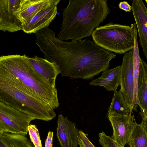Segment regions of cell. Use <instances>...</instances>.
I'll return each instance as SVG.
<instances>
[{"mask_svg":"<svg viewBox=\"0 0 147 147\" xmlns=\"http://www.w3.org/2000/svg\"><path fill=\"white\" fill-rule=\"evenodd\" d=\"M28 132L30 141L35 147H42L38 130L34 124H30L28 127Z\"/></svg>","mask_w":147,"mask_h":147,"instance_id":"cell-21","label":"cell"},{"mask_svg":"<svg viewBox=\"0 0 147 147\" xmlns=\"http://www.w3.org/2000/svg\"><path fill=\"white\" fill-rule=\"evenodd\" d=\"M27 59L37 73L51 86L56 88V80L60 72L55 63L36 55L27 57Z\"/></svg>","mask_w":147,"mask_h":147,"instance_id":"cell-13","label":"cell"},{"mask_svg":"<svg viewBox=\"0 0 147 147\" xmlns=\"http://www.w3.org/2000/svg\"><path fill=\"white\" fill-rule=\"evenodd\" d=\"M0 147H7L5 144L1 140H0Z\"/></svg>","mask_w":147,"mask_h":147,"instance_id":"cell-27","label":"cell"},{"mask_svg":"<svg viewBox=\"0 0 147 147\" xmlns=\"http://www.w3.org/2000/svg\"><path fill=\"white\" fill-rule=\"evenodd\" d=\"M0 140L7 147H35L26 135L3 133L0 134Z\"/></svg>","mask_w":147,"mask_h":147,"instance_id":"cell-18","label":"cell"},{"mask_svg":"<svg viewBox=\"0 0 147 147\" xmlns=\"http://www.w3.org/2000/svg\"><path fill=\"white\" fill-rule=\"evenodd\" d=\"M98 136L99 143L102 147H123L115 142L111 137L107 135L103 131L99 134Z\"/></svg>","mask_w":147,"mask_h":147,"instance_id":"cell-22","label":"cell"},{"mask_svg":"<svg viewBox=\"0 0 147 147\" xmlns=\"http://www.w3.org/2000/svg\"><path fill=\"white\" fill-rule=\"evenodd\" d=\"M35 42L44 57L53 62L63 76L91 79L108 69L116 55L86 38L70 42L60 40L47 27L35 33Z\"/></svg>","mask_w":147,"mask_h":147,"instance_id":"cell-1","label":"cell"},{"mask_svg":"<svg viewBox=\"0 0 147 147\" xmlns=\"http://www.w3.org/2000/svg\"><path fill=\"white\" fill-rule=\"evenodd\" d=\"M113 130L111 138L117 143L124 147L129 139L136 121L131 113L111 116L108 118Z\"/></svg>","mask_w":147,"mask_h":147,"instance_id":"cell-9","label":"cell"},{"mask_svg":"<svg viewBox=\"0 0 147 147\" xmlns=\"http://www.w3.org/2000/svg\"><path fill=\"white\" fill-rule=\"evenodd\" d=\"M53 132L49 131L45 140V147H53Z\"/></svg>","mask_w":147,"mask_h":147,"instance_id":"cell-25","label":"cell"},{"mask_svg":"<svg viewBox=\"0 0 147 147\" xmlns=\"http://www.w3.org/2000/svg\"><path fill=\"white\" fill-rule=\"evenodd\" d=\"M60 1V0H57L50 6L41 11L28 21L22 24V30L26 33H35L48 27L56 17L57 6Z\"/></svg>","mask_w":147,"mask_h":147,"instance_id":"cell-10","label":"cell"},{"mask_svg":"<svg viewBox=\"0 0 147 147\" xmlns=\"http://www.w3.org/2000/svg\"><path fill=\"white\" fill-rule=\"evenodd\" d=\"M57 0H21L18 14L21 25L30 20L41 11L54 3Z\"/></svg>","mask_w":147,"mask_h":147,"instance_id":"cell-14","label":"cell"},{"mask_svg":"<svg viewBox=\"0 0 147 147\" xmlns=\"http://www.w3.org/2000/svg\"><path fill=\"white\" fill-rule=\"evenodd\" d=\"M137 95L141 116L147 114V63L140 58Z\"/></svg>","mask_w":147,"mask_h":147,"instance_id":"cell-16","label":"cell"},{"mask_svg":"<svg viewBox=\"0 0 147 147\" xmlns=\"http://www.w3.org/2000/svg\"><path fill=\"white\" fill-rule=\"evenodd\" d=\"M127 144L129 147H147V132L140 123L135 122Z\"/></svg>","mask_w":147,"mask_h":147,"instance_id":"cell-19","label":"cell"},{"mask_svg":"<svg viewBox=\"0 0 147 147\" xmlns=\"http://www.w3.org/2000/svg\"><path fill=\"white\" fill-rule=\"evenodd\" d=\"M21 0H0V30L13 32L22 30L18 14Z\"/></svg>","mask_w":147,"mask_h":147,"instance_id":"cell-8","label":"cell"},{"mask_svg":"<svg viewBox=\"0 0 147 147\" xmlns=\"http://www.w3.org/2000/svg\"><path fill=\"white\" fill-rule=\"evenodd\" d=\"M131 113L125 104L119 90L114 92L107 113V117L111 116L128 115Z\"/></svg>","mask_w":147,"mask_h":147,"instance_id":"cell-20","label":"cell"},{"mask_svg":"<svg viewBox=\"0 0 147 147\" xmlns=\"http://www.w3.org/2000/svg\"><path fill=\"white\" fill-rule=\"evenodd\" d=\"M121 66V88L119 91L126 107L131 113L134 91L132 50L125 54Z\"/></svg>","mask_w":147,"mask_h":147,"instance_id":"cell-7","label":"cell"},{"mask_svg":"<svg viewBox=\"0 0 147 147\" xmlns=\"http://www.w3.org/2000/svg\"><path fill=\"white\" fill-rule=\"evenodd\" d=\"M141 117L142 120L140 124L145 129L147 132V114Z\"/></svg>","mask_w":147,"mask_h":147,"instance_id":"cell-26","label":"cell"},{"mask_svg":"<svg viewBox=\"0 0 147 147\" xmlns=\"http://www.w3.org/2000/svg\"><path fill=\"white\" fill-rule=\"evenodd\" d=\"M106 0H69L57 38L78 41L92 35L110 13Z\"/></svg>","mask_w":147,"mask_h":147,"instance_id":"cell-2","label":"cell"},{"mask_svg":"<svg viewBox=\"0 0 147 147\" xmlns=\"http://www.w3.org/2000/svg\"><path fill=\"white\" fill-rule=\"evenodd\" d=\"M131 6L137 28L139 43L147 58V8L142 0H133Z\"/></svg>","mask_w":147,"mask_h":147,"instance_id":"cell-12","label":"cell"},{"mask_svg":"<svg viewBox=\"0 0 147 147\" xmlns=\"http://www.w3.org/2000/svg\"><path fill=\"white\" fill-rule=\"evenodd\" d=\"M34 120L28 114L0 102V134L26 135L30 123Z\"/></svg>","mask_w":147,"mask_h":147,"instance_id":"cell-6","label":"cell"},{"mask_svg":"<svg viewBox=\"0 0 147 147\" xmlns=\"http://www.w3.org/2000/svg\"><path fill=\"white\" fill-rule=\"evenodd\" d=\"M134 28V45L133 50V73L134 78V100L133 104V110L136 111L138 105L139 103L137 95V85L138 78L140 61L138 46V41L137 29L136 25Z\"/></svg>","mask_w":147,"mask_h":147,"instance_id":"cell-17","label":"cell"},{"mask_svg":"<svg viewBox=\"0 0 147 147\" xmlns=\"http://www.w3.org/2000/svg\"><path fill=\"white\" fill-rule=\"evenodd\" d=\"M118 6L120 9L126 12H130L132 9L131 6L126 1L120 2Z\"/></svg>","mask_w":147,"mask_h":147,"instance_id":"cell-24","label":"cell"},{"mask_svg":"<svg viewBox=\"0 0 147 147\" xmlns=\"http://www.w3.org/2000/svg\"><path fill=\"white\" fill-rule=\"evenodd\" d=\"M0 102L28 114L34 120L49 121L56 116L53 107L41 98L1 82Z\"/></svg>","mask_w":147,"mask_h":147,"instance_id":"cell-4","label":"cell"},{"mask_svg":"<svg viewBox=\"0 0 147 147\" xmlns=\"http://www.w3.org/2000/svg\"><path fill=\"white\" fill-rule=\"evenodd\" d=\"M57 136L61 147H78L79 130L74 123L61 114L58 116Z\"/></svg>","mask_w":147,"mask_h":147,"instance_id":"cell-11","label":"cell"},{"mask_svg":"<svg viewBox=\"0 0 147 147\" xmlns=\"http://www.w3.org/2000/svg\"><path fill=\"white\" fill-rule=\"evenodd\" d=\"M0 67L17 77L28 88L50 105L54 109L59 103L56 88L51 86L35 71L25 55H3Z\"/></svg>","mask_w":147,"mask_h":147,"instance_id":"cell-3","label":"cell"},{"mask_svg":"<svg viewBox=\"0 0 147 147\" xmlns=\"http://www.w3.org/2000/svg\"><path fill=\"white\" fill-rule=\"evenodd\" d=\"M145 1L146 2V4H147V0H145Z\"/></svg>","mask_w":147,"mask_h":147,"instance_id":"cell-28","label":"cell"},{"mask_svg":"<svg viewBox=\"0 0 147 147\" xmlns=\"http://www.w3.org/2000/svg\"><path fill=\"white\" fill-rule=\"evenodd\" d=\"M134 24L131 26L110 22L93 31L92 38L97 46L110 52L125 54L134 45Z\"/></svg>","mask_w":147,"mask_h":147,"instance_id":"cell-5","label":"cell"},{"mask_svg":"<svg viewBox=\"0 0 147 147\" xmlns=\"http://www.w3.org/2000/svg\"><path fill=\"white\" fill-rule=\"evenodd\" d=\"M78 137L80 147H95L88 138L87 134L82 130H79Z\"/></svg>","mask_w":147,"mask_h":147,"instance_id":"cell-23","label":"cell"},{"mask_svg":"<svg viewBox=\"0 0 147 147\" xmlns=\"http://www.w3.org/2000/svg\"><path fill=\"white\" fill-rule=\"evenodd\" d=\"M98 78L90 82L91 86L104 87L108 91L115 92L121 83V66H117L111 69H107Z\"/></svg>","mask_w":147,"mask_h":147,"instance_id":"cell-15","label":"cell"}]
</instances>
